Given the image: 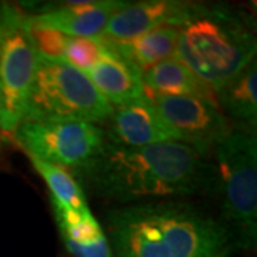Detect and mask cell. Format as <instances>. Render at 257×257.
Here are the masks:
<instances>
[{
    "label": "cell",
    "instance_id": "cell-9",
    "mask_svg": "<svg viewBox=\"0 0 257 257\" xmlns=\"http://www.w3.org/2000/svg\"><path fill=\"white\" fill-rule=\"evenodd\" d=\"M106 140L113 145L142 147L179 142L172 128L159 113L153 100L143 94L136 100L113 107L109 119L104 121Z\"/></svg>",
    "mask_w": 257,
    "mask_h": 257
},
{
    "label": "cell",
    "instance_id": "cell-15",
    "mask_svg": "<svg viewBox=\"0 0 257 257\" xmlns=\"http://www.w3.org/2000/svg\"><path fill=\"white\" fill-rule=\"evenodd\" d=\"M179 26L163 25L121 43H106L123 59L145 73L157 63L176 55ZM104 43V42H103Z\"/></svg>",
    "mask_w": 257,
    "mask_h": 257
},
{
    "label": "cell",
    "instance_id": "cell-3",
    "mask_svg": "<svg viewBox=\"0 0 257 257\" xmlns=\"http://www.w3.org/2000/svg\"><path fill=\"white\" fill-rule=\"evenodd\" d=\"M175 56L216 94L256 60V37L237 13L221 6L193 5L179 26Z\"/></svg>",
    "mask_w": 257,
    "mask_h": 257
},
{
    "label": "cell",
    "instance_id": "cell-4",
    "mask_svg": "<svg viewBox=\"0 0 257 257\" xmlns=\"http://www.w3.org/2000/svg\"><path fill=\"white\" fill-rule=\"evenodd\" d=\"M111 107L83 70L64 60L39 57L23 120L103 123Z\"/></svg>",
    "mask_w": 257,
    "mask_h": 257
},
{
    "label": "cell",
    "instance_id": "cell-16",
    "mask_svg": "<svg viewBox=\"0 0 257 257\" xmlns=\"http://www.w3.org/2000/svg\"><path fill=\"white\" fill-rule=\"evenodd\" d=\"M221 113L244 127L256 130L257 123V66L256 60L241 69L216 93Z\"/></svg>",
    "mask_w": 257,
    "mask_h": 257
},
{
    "label": "cell",
    "instance_id": "cell-12",
    "mask_svg": "<svg viewBox=\"0 0 257 257\" xmlns=\"http://www.w3.org/2000/svg\"><path fill=\"white\" fill-rule=\"evenodd\" d=\"M84 73L111 107L126 104L145 94L142 72L107 45L99 60Z\"/></svg>",
    "mask_w": 257,
    "mask_h": 257
},
{
    "label": "cell",
    "instance_id": "cell-10",
    "mask_svg": "<svg viewBox=\"0 0 257 257\" xmlns=\"http://www.w3.org/2000/svg\"><path fill=\"white\" fill-rule=\"evenodd\" d=\"M193 8V3L175 0H145L124 3L111 15L103 35L104 43H121L163 25L180 26Z\"/></svg>",
    "mask_w": 257,
    "mask_h": 257
},
{
    "label": "cell",
    "instance_id": "cell-6",
    "mask_svg": "<svg viewBox=\"0 0 257 257\" xmlns=\"http://www.w3.org/2000/svg\"><path fill=\"white\" fill-rule=\"evenodd\" d=\"M29 16L10 5L0 6L2 132L13 133L23 121L39 66Z\"/></svg>",
    "mask_w": 257,
    "mask_h": 257
},
{
    "label": "cell",
    "instance_id": "cell-11",
    "mask_svg": "<svg viewBox=\"0 0 257 257\" xmlns=\"http://www.w3.org/2000/svg\"><path fill=\"white\" fill-rule=\"evenodd\" d=\"M123 5L124 2L117 0L69 3L29 16V20L35 28L53 30L64 36L94 39L103 35L111 15Z\"/></svg>",
    "mask_w": 257,
    "mask_h": 257
},
{
    "label": "cell",
    "instance_id": "cell-1",
    "mask_svg": "<svg viewBox=\"0 0 257 257\" xmlns=\"http://www.w3.org/2000/svg\"><path fill=\"white\" fill-rule=\"evenodd\" d=\"M207 155L182 142L127 147L106 140L92 162L73 176L99 197L159 202L207 189L213 179Z\"/></svg>",
    "mask_w": 257,
    "mask_h": 257
},
{
    "label": "cell",
    "instance_id": "cell-19",
    "mask_svg": "<svg viewBox=\"0 0 257 257\" xmlns=\"http://www.w3.org/2000/svg\"><path fill=\"white\" fill-rule=\"evenodd\" d=\"M0 135H2V101H0Z\"/></svg>",
    "mask_w": 257,
    "mask_h": 257
},
{
    "label": "cell",
    "instance_id": "cell-18",
    "mask_svg": "<svg viewBox=\"0 0 257 257\" xmlns=\"http://www.w3.org/2000/svg\"><path fill=\"white\" fill-rule=\"evenodd\" d=\"M106 50V45L99 37H66L63 47V60L86 72L99 60Z\"/></svg>",
    "mask_w": 257,
    "mask_h": 257
},
{
    "label": "cell",
    "instance_id": "cell-13",
    "mask_svg": "<svg viewBox=\"0 0 257 257\" xmlns=\"http://www.w3.org/2000/svg\"><path fill=\"white\" fill-rule=\"evenodd\" d=\"M142 77L147 96H194L216 101L214 92L176 56L153 66Z\"/></svg>",
    "mask_w": 257,
    "mask_h": 257
},
{
    "label": "cell",
    "instance_id": "cell-7",
    "mask_svg": "<svg viewBox=\"0 0 257 257\" xmlns=\"http://www.w3.org/2000/svg\"><path fill=\"white\" fill-rule=\"evenodd\" d=\"M13 135L29 157L72 170V175L89 165L106 143L104 128L84 121L23 120Z\"/></svg>",
    "mask_w": 257,
    "mask_h": 257
},
{
    "label": "cell",
    "instance_id": "cell-5",
    "mask_svg": "<svg viewBox=\"0 0 257 257\" xmlns=\"http://www.w3.org/2000/svg\"><path fill=\"white\" fill-rule=\"evenodd\" d=\"M223 213L246 244L257 236L256 130L231 128L214 146Z\"/></svg>",
    "mask_w": 257,
    "mask_h": 257
},
{
    "label": "cell",
    "instance_id": "cell-17",
    "mask_svg": "<svg viewBox=\"0 0 257 257\" xmlns=\"http://www.w3.org/2000/svg\"><path fill=\"white\" fill-rule=\"evenodd\" d=\"M30 160L37 173L43 177L47 187L50 189L53 203L82 216L92 213L86 202L82 186L70 172H67L63 167L42 162L39 159L30 157Z\"/></svg>",
    "mask_w": 257,
    "mask_h": 257
},
{
    "label": "cell",
    "instance_id": "cell-8",
    "mask_svg": "<svg viewBox=\"0 0 257 257\" xmlns=\"http://www.w3.org/2000/svg\"><path fill=\"white\" fill-rule=\"evenodd\" d=\"M149 97L179 142L206 153L231 130L216 101L194 96Z\"/></svg>",
    "mask_w": 257,
    "mask_h": 257
},
{
    "label": "cell",
    "instance_id": "cell-2",
    "mask_svg": "<svg viewBox=\"0 0 257 257\" xmlns=\"http://www.w3.org/2000/svg\"><path fill=\"white\" fill-rule=\"evenodd\" d=\"M106 224L109 244L117 257H219L227 243L220 223L180 202L114 209Z\"/></svg>",
    "mask_w": 257,
    "mask_h": 257
},
{
    "label": "cell",
    "instance_id": "cell-20",
    "mask_svg": "<svg viewBox=\"0 0 257 257\" xmlns=\"http://www.w3.org/2000/svg\"><path fill=\"white\" fill-rule=\"evenodd\" d=\"M219 257H223V256H219Z\"/></svg>",
    "mask_w": 257,
    "mask_h": 257
},
{
    "label": "cell",
    "instance_id": "cell-14",
    "mask_svg": "<svg viewBox=\"0 0 257 257\" xmlns=\"http://www.w3.org/2000/svg\"><path fill=\"white\" fill-rule=\"evenodd\" d=\"M64 244L74 257H113L107 236L90 214H77L53 203Z\"/></svg>",
    "mask_w": 257,
    "mask_h": 257
}]
</instances>
